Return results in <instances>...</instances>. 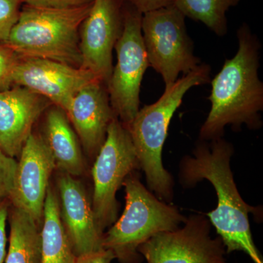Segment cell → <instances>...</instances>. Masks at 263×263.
<instances>
[{"label":"cell","instance_id":"6da1fadb","mask_svg":"<svg viewBox=\"0 0 263 263\" xmlns=\"http://www.w3.org/2000/svg\"><path fill=\"white\" fill-rule=\"evenodd\" d=\"M233 153V145L222 138L210 141L199 140L193 156H185L180 162V183L183 188H193L205 179L212 183L218 203L206 216L222 240L227 254L243 252L254 263H263L249 219L251 213L260 220L262 209L251 206L240 196L230 167Z\"/></svg>","mask_w":263,"mask_h":263},{"label":"cell","instance_id":"7a4b0ae2","mask_svg":"<svg viewBox=\"0 0 263 263\" xmlns=\"http://www.w3.org/2000/svg\"><path fill=\"white\" fill-rule=\"evenodd\" d=\"M238 50L227 60L220 72L212 81L209 100L212 108L200 128L199 140L210 141L222 138L226 126L239 130L262 126L259 112L263 110V84L259 80L260 44L246 24L237 33Z\"/></svg>","mask_w":263,"mask_h":263},{"label":"cell","instance_id":"3957f363","mask_svg":"<svg viewBox=\"0 0 263 263\" xmlns=\"http://www.w3.org/2000/svg\"><path fill=\"white\" fill-rule=\"evenodd\" d=\"M211 67L200 64L174 84L165 88L156 103L138 110L127 125L141 170L147 186L157 198L171 203L174 197V180L162 163V148L167 137L170 123L183 97L194 86L211 81Z\"/></svg>","mask_w":263,"mask_h":263},{"label":"cell","instance_id":"277c9868","mask_svg":"<svg viewBox=\"0 0 263 263\" xmlns=\"http://www.w3.org/2000/svg\"><path fill=\"white\" fill-rule=\"evenodd\" d=\"M91 5L67 9L26 5L5 45L21 57L81 67L80 28Z\"/></svg>","mask_w":263,"mask_h":263},{"label":"cell","instance_id":"5b68a950","mask_svg":"<svg viewBox=\"0 0 263 263\" xmlns=\"http://www.w3.org/2000/svg\"><path fill=\"white\" fill-rule=\"evenodd\" d=\"M138 171L123 183L124 212L103 235V249L119 263H143L140 246L158 233L178 229L186 220L177 207L157 198L141 183Z\"/></svg>","mask_w":263,"mask_h":263},{"label":"cell","instance_id":"8992f818","mask_svg":"<svg viewBox=\"0 0 263 263\" xmlns=\"http://www.w3.org/2000/svg\"><path fill=\"white\" fill-rule=\"evenodd\" d=\"M140 170L129 131L115 117L109 124L106 138L91 168L93 211L99 228L103 233L117 220L118 190L128 176Z\"/></svg>","mask_w":263,"mask_h":263},{"label":"cell","instance_id":"52a82bcc","mask_svg":"<svg viewBox=\"0 0 263 263\" xmlns=\"http://www.w3.org/2000/svg\"><path fill=\"white\" fill-rule=\"evenodd\" d=\"M141 29L148 65L162 76L165 88L180 73L186 75L200 65L194 55L185 15L174 5L143 13Z\"/></svg>","mask_w":263,"mask_h":263},{"label":"cell","instance_id":"ba28073f","mask_svg":"<svg viewBox=\"0 0 263 263\" xmlns=\"http://www.w3.org/2000/svg\"><path fill=\"white\" fill-rule=\"evenodd\" d=\"M142 15L129 2L124 9L122 34L114 47L117 64L107 84L114 114L126 127L140 110L141 82L149 66L142 34Z\"/></svg>","mask_w":263,"mask_h":263},{"label":"cell","instance_id":"9c48e42d","mask_svg":"<svg viewBox=\"0 0 263 263\" xmlns=\"http://www.w3.org/2000/svg\"><path fill=\"white\" fill-rule=\"evenodd\" d=\"M212 226L207 216L194 214L182 228L154 235L138 252L147 263H229L222 240L211 235Z\"/></svg>","mask_w":263,"mask_h":263},{"label":"cell","instance_id":"30bf717a","mask_svg":"<svg viewBox=\"0 0 263 263\" xmlns=\"http://www.w3.org/2000/svg\"><path fill=\"white\" fill-rule=\"evenodd\" d=\"M121 0H94L80 28L81 68L105 85L113 70V51L124 26Z\"/></svg>","mask_w":263,"mask_h":263},{"label":"cell","instance_id":"8fae6325","mask_svg":"<svg viewBox=\"0 0 263 263\" xmlns=\"http://www.w3.org/2000/svg\"><path fill=\"white\" fill-rule=\"evenodd\" d=\"M18 157L10 205L27 213L41 228L50 178L57 169L54 158L43 137L32 133Z\"/></svg>","mask_w":263,"mask_h":263},{"label":"cell","instance_id":"7c38bea8","mask_svg":"<svg viewBox=\"0 0 263 263\" xmlns=\"http://www.w3.org/2000/svg\"><path fill=\"white\" fill-rule=\"evenodd\" d=\"M95 80L91 72L81 67L32 57H20L13 74L15 86L31 90L64 111L76 93Z\"/></svg>","mask_w":263,"mask_h":263},{"label":"cell","instance_id":"4fadbf2b","mask_svg":"<svg viewBox=\"0 0 263 263\" xmlns=\"http://www.w3.org/2000/svg\"><path fill=\"white\" fill-rule=\"evenodd\" d=\"M60 216L76 256L103 250V232L97 223L92 202L83 183L60 172L57 179Z\"/></svg>","mask_w":263,"mask_h":263},{"label":"cell","instance_id":"5bb4252c","mask_svg":"<svg viewBox=\"0 0 263 263\" xmlns=\"http://www.w3.org/2000/svg\"><path fill=\"white\" fill-rule=\"evenodd\" d=\"M105 84L95 80L79 90L65 110L85 152L96 157L105 141L109 124L117 116Z\"/></svg>","mask_w":263,"mask_h":263},{"label":"cell","instance_id":"9a60e30c","mask_svg":"<svg viewBox=\"0 0 263 263\" xmlns=\"http://www.w3.org/2000/svg\"><path fill=\"white\" fill-rule=\"evenodd\" d=\"M51 103L22 86L0 91V148L7 155L18 157L34 123Z\"/></svg>","mask_w":263,"mask_h":263},{"label":"cell","instance_id":"2e32d148","mask_svg":"<svg viewBox=\"0 0 263 263\" xmlns=\"http://www.w3.org/2000/svg\"><path fill=\"white\" fill-rule=\"evenodd\" d=\"M43 138L51 152L57 169L60 172L73 177L84 174L86 162L79 138L67 114L62 108L55 106L48 110Z\"/></svg>","mask_w":263,"mask_h":263},{"label":"cell","instance_id":"e0dca14e","mask_svg":"<svg viewBox=\"0 0 263 263\" xmlns=\"http://www.w3.org/2000/svg\"><path fill=\"white\" fill-rule=\"evenodd\" d=\"M41 263H76L77 256L60 216L56 190L48 186L41 227Z\"/></svg>","mask_w":263,"mask_h":263},{"label":"cell","instance_id":"ac0fdd59","mask_svg":"<svg viewBox=\"0 0 263 263\" xmlns=\"http://www.w3.org/2000/svg\"><path fill=\"white\" fill-rule=\"evenodd\" d=\"M4 263H41V228L27 213L12 206Z\"/></svg>","mask_w":263,"mask_h":263},{"label":"cell","instance_id":"d6986e66","mask_svg":"<svg viewBox=\"0 0 263 263\" xmlns=\"http://www.w3.org/2000/svg\"><path fill=\"white\" fill-rule=\"evenodd\" d=\"M240 0H176L174 5L185 15L202 22L218 36L228 32L226 13Z\"/></svg>","mask_w":263,"mask_h":263},{"label":"cell","instance_id":"ffe728a7","mask_svg":"<svg viewBox=\"0 0 263 263\" xmlns=\"http://www.w3.org/2000/svg\"><path fill=\"white\" fill-rule=\"evenodd\" d=\"M23 0H0V43L5 44L18 21Z\"/></svg>","mask_w":263,"mask_h":263},{"label":"cell","instance_id":"44dd1931","mask_svg":"<svg viewBox=\"0 0 263 263\" xmlns=\"http://www.w3.org/2000/svg\"><path fill=\"white\" fill-rule=\"evenodd\" d=\"M20 57L5 44L0 43V91L13 87V74Z\"/></svg>","mask_w":263,"mask_h":263},{"label":"cell","instance_id":"7402d4cb","mask_svg":"<svg viewBox=\"0 0 263 263\" xmlns=\"http://www.w3.org/2000/svg\"><path fill=\"white\" fill-rule=\"evenodd\" d=\"M17 162L0 148V200L9 199L13 191Z\"/></svg>","mask_w":263,"mask_h":263},{"label":"cell","instance_id":"603a6c76","mask_svg":"<svg viewBox=\"0 0 263 263\" xmlns=\"http://www.w3.org/2000/svg\"><path fill=\"white\" fill-rule=\"evenodd\" d=\"M93 1L94 0H23L29 6L58 9L79 8L91 4Z\"/></svg>","mask_w":263,"mask_h":263},{"label":"cell","instance_id":"cb8c5ba5","mask_svg":"<svg viewBox=\"0 0 263 263\" xmlns=\"http://www.w3.org/2000/svg\"><path fill=\"white\" fill-rule=\"evenodd\" d=\"M10 206L9 199L0 200V263H4L6 256L8 241L6 226L9 216Z\"/></svg>","mask_w":263,"mask_h":263},{"label":"cell","instance_id":"d4e9b609","mask_svg":"<svg viewBox=\"0 0 263 263\" xmlns=\"http://www.w3.org/2000/svg\"><path fill=\"white\" fill-rule=\"evenodd\" d=\"M176 0H129L141 13L174 5Z\"/></svg>","mask_w":263,"mask_h":263},{"label":"cell","instance_id":"484cf974","mask_svg":"<svg viewBox=\"0 0 263 263\" xmlns=\"http://www.w3.org/2000/svg\"><path fill=\"white\" fill-rule=\"evenodd\" d=\"M114 259H115L114 254L110 250L103 249L78 256L76 263H111Z\"/></svg>","mask_w":263,"mask_h":263}]
</instances>
